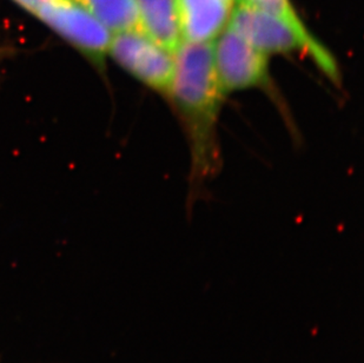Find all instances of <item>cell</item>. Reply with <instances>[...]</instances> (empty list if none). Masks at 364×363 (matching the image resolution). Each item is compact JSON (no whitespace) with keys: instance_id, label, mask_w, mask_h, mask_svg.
<instances>
[{"instance_id":"1","label":"cell","mask_w":364,"mask_h":363,"mask_svg":"<svg viewBox=\"0 0 364 363\" xmlns=\"http://www.w3.org/2000/svg\"><path fill=\"white\" fill-rule=\"evenodd\" d=\"M173 57L168 96L189 125L196 157L204 158L213 145V125L225 95L215 69L213 41H183Z\"/></svg>"},{"instance_id":"2","label":"cell","mask_w":364,"mask_h":363,"mask_svg":"<svg viewBox=\"0 0 364 363\" xmlns=\"http://www.w3.org/2000/svg\"><path fill=\"white\" fill-rule=\"evenodd\" d=\"M228 28L244 38L264 55L304 51L333 82L340 79L333 56L318 41H308L282 19L238 1Z\"/></svg>"},{"instance_id":"3","label":"cell","mask_w":364,"mask_h":363,"mask_svg":"<svg viewBox=\"0 0 364 363\" xmlns=\"http://www.w3.org/2000/svg\"><path fill=\"white\" fill-rule=\"evenodd\" d=\"M107 55L132 77L168 95L175 57L138 30L112 33Z\"/></svg>"},{"instance_id":"4","label":"cell","mask_w":364,"mask_h":363,"mask_svg":"<svg viewBox=\"0 0 364 363\" xmlns=\"http://www.w3.org/2000/svg\"><path fill=\"white\" fill-rule=\"evenodd\" d=\"M35 17L93 62L107 55L112 33L76 0H50Z\"/></svg>"},{"instance_id":"5","label":"cell","mask_w":364,"mask_h":363,"mask_svg":"<svg viewBox=\"0 0 364 363\" xmlns=\"http://www.w3.org/2000/svg\"><path fill=\"white\" fill-rule=\"evenodd\" d=\"M213 62L224 93L259 86L268 78V56L230 28L213 41Z\"/></svg>"},{"instance_id":"6","label":"cell","mask_w":364,"mask_h":363,"mask_svg":"<svg viewBox=\"0 0 364 363\" xmlns=\"http://www.w3.org/2000/svg\"><path fill=\"white\" fill-rule=\"evenodd\" d=\"M183 41H213L225 30L232 0H177Z\"/></svg>"},{"instance_id":"7","label":"cell","mask_w":364,"mask_h":363,"mask_svg":"<svg viewBox=\"0 0 364 363\" xmlns=\"http://www.w3.org/2000/svg\"><path fill=\"white\" fill-rule=\"evenodd\" d=\"M138 31L166 51L175 53L183 43L177 0H134Z\"/></svg>"},{"instance_id":"8","label":"cell","mask_w":364,"mask_h":363,"mask_svg":"<svg viewBox=\"0 0 364 363\" xmlns=\"http://www.w3.org/2000/svg\"><path fill=\"white\" fill-rule=\"evenodd\" d=\"M111 33L138 30L134 0H76Z\"/></svg>"},{"instance_id":"9","label":"cell","mask_w":364,"mask_h":363,"mask_svg":"<svg viewBox=\"0 0 364 363\" xmlns=\"http://www.w3.org/2000/svg\"><path fill=\"white\" fill-rule=\"evenodd\" d=\"M238 1L247 4L250 6L256 7L258 10L264 11L267 14L282 19L308 41H317L316 38L308 31L306 25L303 24L290 0H238Z\"/></svg>"},{"instance_id":"10","label":"cell","mask_w":364,"mask_h":363,"mask_svg":"<svg viewBox=\"0 0 364 363\" xmlns=\"http://www.w3.org/2000/svg\"><path fill=\"white\" fill-rule=\"evenodd\" d=\"M14 3L19 5L21 9L28 11V14L35 16L36 12L41 9L43 5L50 1V0H14Z\"/></svg>"}]
</instances>
